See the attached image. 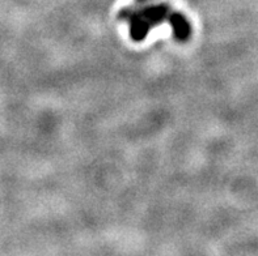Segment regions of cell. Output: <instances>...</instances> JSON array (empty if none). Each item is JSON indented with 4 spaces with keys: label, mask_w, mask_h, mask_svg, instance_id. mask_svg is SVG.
I'll list each match as a JSON object with an SVG mask.
<instances>
[{
    "label": "cell",
    "mask_w": 258,
    "mask_h": 256,
    "mask_svg": "<svg viewBox=\"0 0 258 256\" xmlns=\"http://www.w3.org/2000/svg\"><path fill=\"white\" fill-rule=\"evenodd\" d=\"M139 3H146V2H150V0H138Z\"/></svg>",
    "instance_id": "3"
},
{
    "label": "cell",
    "mask_w": 258,
    "mask_h": 256,
    "mask_svg": "<svg viewBox=\"0 0 258 256\" xmlns=\"http://www.w3.org/2000/svg\"><path fill=\"white\" fill-rule=\"evenodd\" d=\"M172 11L168 3L128 7L119 12V19L128 25L130 38L134 42H142L154 28L168 23Z\"/></svg>",
    "instance_id": "1"
},
{
    "label": "cell",
    "mask_w": 258,
    "mask_h": 256,
    "mask_svg": "<svg viewBox=\"0 0 258 256\" xmlns=\"http://www.w3.org/2000/svg\"><path fill=\"white\" fill-rule=\"evenodd\" d=\"M168 24L173 33V37L178 42H187L193 34V26L187 20V17L181 12L172 11L168 19Z\"/></svg>",
    "instance_id": "2"
}]
</instances>
